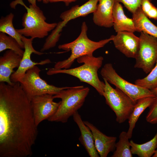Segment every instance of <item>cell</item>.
Masks as SVG:
<instances>
[{
	"label": "cell",
	"mask_w": 157,
	"mask_h": 157,
	"mask_svg": "<svg viewBox=\"0 0 157 157\" xmlns=\"http://www.w3.org/2000/svg\"><path fill=\"white\" fill-rule=\"evenodd\" d=\"M0 83V157H29L38 135L31 101L19 82Z\"/></svg>",
	"instance_id": "obj_1"
},
{
	"label": "cell",
	"mask_w": 157,
	"mask_h": 157,
	"mask_svg": "<svg viewBox=\"0 0 157 157\" xmlns=\"http://www.w3.org/2000/svg\"><path fill=\"white\" fill-rule=\"evenodd\" d=\"M77 60L78 63L83 64L70 69L51 68L47 71V74L52 75L64 74L72 76L79 79L81 81L89 84L94 88L100 95L103 96L105 83L100 80L97 73L98 69L102 65L103 57H95L93 54H88L79 57Z\"/></svg>",
	"instance_id": "obj_2"
},
{
	"label": "cell",
	"mask_w": 157,
	"mask_h": 157,
	"mask_svg": "<svg viewBox=\"0 0 157 157\" xmlns=\"http://www.w3.org/2000/svg\"><path fill=\"white\" fill-rule=\"evenodd\" d=\"M17 4L24 6L27 12L24 15L22 18L23 28L16 29L17 32L25 37L42 38L47 36L51 31L57 25V23H49L46 20V18L43 12L37 6H34L30 5L27 6L22 0H15L10 4L13 8H15Z\"/></svg>",
	"instance_id": "obj_3"
},
{
	"label": "cell",
	"mask_w": 157,
	"mask_h": 157,
	"mask_svg": "<svg viewBox=\"0 0 157 157\" xmlns=\"http://www.w3.org/2000/svg\"><path fill=\"white\" fill-rule=\"evenodd\" d=\"M89 91L88 87L77 86L70 87L53 95L54 99H61V102L56 113L47 120L50 122H67L83 106Z\"/></svg>",
	"instance_id": "obj_4"
},
{
	"label": "cell",
	"mask_w": 157,
	"mask_h": 157,
	"mask_svg": "<svg viewBox=\"0 0 157 157\" xmlns=\"http://www.w3.org/2000/svg\"><path fill=\"white\" fill-rule=\"evenodd\" d=\"M80 35L75 40L58 46L59 49L66 51H71V54L66 59L57 62L54 68L69 69L76 59L86 55L93 54L96 50L103 47L112 40L110 38L97 42L89 39L87 35L88 28L85 22L82 23Z\"/></svg>",
	"instance_id": "obj_5"
},
{
	"label": "cell",
	"mask_w": 157,
	"mask_h": 157,
	"mask_svg": "<svg viewBox=\"0 0 157 157\" xmlns=\"http://www.w3.org/2000/svg\"><path fill=\"white\" fill-rule=\"evenodd\" d=\"M105 87L103 96L106 104L115 113L116 121L122 123L128 119L136 102L117 88H113L104 79Z\"/></svg>",
	"instance_id": "obj_6"
},
{
	"label": "cell",
	"mask_w": 157,
	"mask_h": 157,
	"mask_svg": "<svg viewBox=\"0 0 157 157\" xmlns=\"http://www.w3.org/2000/svg\"><path fill=\"white\" fill-rule=\"evenodd\" d=\"M41 70L35 66L28 69L19 82L29 100L33 97L45 94L54 95L70 87H59L50 85L40 77Z\"/></svg>",
	"instance_id": "obj_7"
},
{
	"label": "cell",
	"mask_w": 157,
	"mask_h": 157,
	"mask_svg": "<svg viewBox=\"0 0 157 157\" xmlns=\"http://www.w3.org/2000/svg\"><path fill=\"white\" fill-rule=\"evenodd\" d=\"M100 73L103 79L120 90L135 102L143 97H155L151 90L132 84L122 78L111 63L106 64Z\"/></svg>",
	"instance_id": "obj_8"
},
{
	"label": "cell",
	"mask_w": 157,
	"mask_h": 157,
	"mask_svg": "<svg viewBox=\"0 0 157 157\" xmlns=\"http://www.w3.org/2000/svg\"><path fill=\"white\" fill-rule=\"evenodd\" d=\"M98 1L99 0H89L81 6L75 5L62 13L60 17L62 21L57 23L56 28L46 38V44L51 47H55L59 40L60 32L67 22L76 18L94 13L96 10Z\"/></svg>",
	"instance_id": "obj_9"
},
{
	"label": "cell",
	"mask_w": 157,
	"mask_h": 157,
	"mask_svg": "<svg viewBox=\"0 0 157 157\" xmlns=\"http://www.w3.org/2000/svg\"><path fill=\"white\" fill-rule=\"evenodd\" d=\"M139 38V48L134 67L142 69L147 74L157 61V38L143 32H140Z\"/></svg>",
	"instance_id": "obj_10"
},
{
	"label": "cell",
	"mask_w": 157,
	"mask_h": 157,
	"mask_svg": "<svg viewBox=\"0 0 157 157\" xmlns=\"http://www.w3.org/2000/svg\"><path fill=\"white\" fill-rule=\"evenodd\" d=\"M53 95L45 94L36 96L32 98L31 106L37 126L43 121L47 120L53 115L58 109L61 101H54Z\"/></svg>",
	"instance_id": "obj_11"
},
{
	"label": "cell",
	"mask_w": 157,
	"mask_h": 157,
	"mask_svg": "<svg viewBox=\"0 0 157 157\" xmlns=\"http://www.w3.org/2000/svg\"><path fill=\"white\" fill-rule=\"evenodd\" d=\"M21 39L24 44V52L19 67L11 75L10 79L13 83L19 82L26 72L34 66L37 65H44L51 63L49 59L41 60L39 62L33 61L31 59V56L32 53L40 56L44 53L37 51L34 49L32 44L33 39L28 38L22 35Z\"/></svg>",
	"instance_id": "obj_12"
},
{
	"label": "cell",
	"mask_w": 157,
	"mask_h": 157,
	"mask_svg": "<svg viewBox=\"0 0 157 157\" xmlns=\"http://www.w3.org/2000/svg\"><path fill=\"white\" fill-rule=\"evenodd\" d=\"M110 38L116 49L127 57L135 58L139 50L140 39L134 33L119 32Z\"/></svg>",
	"instance_id": "obj_13"
},
{
	"label": "cell",
	"mask_w": 157,
	"mask_h": 157,
	"mask_svg": "<svg viewBox=\"0 0 157 157\" xmlns=\"http://www.w3.org/2000/svg\"><path fill=\"white\" fill-rule=\"evenodd\" d=\"M83 122L92 133L95 146L100 157H106L110 152L115 151L116 137L108 136L90 122L88 121Z\"/></svg>",
	"instance_id": "obj_14"
},
{
	"label": "cell",
	"mask_w": 157,
	"mask_h": 157,
	"mask_svg": "<svg viewBox=\"0 0 157 157\" xmlns=\"http://www.w3.org/2000/svg\"><path fill=\"white\" fill-rule=\"evenodd\" d=\"M22 56L14 51L9 49L0 57V82H6L12 85L14 83L10 79L13 69L18 68L22 58Z\"/></svg>",
	"instance_id": "obj_15"
},
{
	"label": "cell",
	"mask_w": 157,
	"mask_h": 157,
	"mask_svg": "<svg viewBox=\"0 0 157 157\" xmlns=\"http://www.w3.org/2000/svg\"><path fill=\"white\" fill-rule=\"evenodd\" d=\"M93 20L96 25L105 28L113 26V12L115 0H99Z\"/></svg>",
	"instance_id": "obj_16"
},
{
	"label": "cell",
	"mask_w": 157,
	"mask_h": 157,
	"mask_svg": "<svg viewBox=\"0 0 157 157\" xmlns=\"http://www.w3.org/2000/svg\"><path fill=\"white\" fill-rule=\"evenodd\" d=\"M72 116L74 121L78 126L81 132L79 140L89 156L90 157H99L95 146L93 134L90 128L84 124L78 111Z\"/></svg>",
	"instance_id": "obj_17"
},
{
	"label": "cell",
	"mask_w": 157,
	"mask_h": 157,
	"mask_svg": "<svg viewBox=\"0 0 157 157\" xmlns=\"http://www.w3.org/2000/svg\"><path fill=\"white\" fill-rule=\"evenodd\" d=\"M113 26L116 32H137L133 19L129 18L125 14L121 3L115 1L113 7Z\"/></svg>",
	"instance_id": "obj_18"
},
{
	"label": "cell",
	"mask_w": 157,
	"mask_h": 157,
	"mask_svg": "<svg viewBox=\"0 0 157 157\" xmlns=\"http://www.w3.org/2000/svg\"><path fill=\"white\" fill-rule=\"evenodd\" d=\"M132 14L137 32H144L157 38V26L145 15L141 7Z\"/></svg>",
	"instance_id": "obj_19"
},
{
	"label": "cell",
	"mask_w": 157,
	"mask_h": 157,
	"mask_svg": "<svg viewBox=\"0 0 157 157\" xmlns=\"http://www.w3.org/2000/svg\"><path fill=\"white\" fill-rule=\"evenodd\" d=\"M154 97H148L138 100L129 119V128L127 132L129 139L132 137L135 124L141 115L150 106Z\"/></svg>",
	"instance_id": "obj_20"
},
{
	"label": "cell",
	"mask_w": 157,
	"mask_h": 157,
	"mask_svg": "<svg viewBox=\"0 0 157 157\" xmlns=\"http://www.w3.org/2000/svg\"><path fill=\"white\" fill-rule=\"evenodd\" d=\"M130 142L132 154L136 155L139 157L152 156L157 148V131L151 140L145 143L138 144L132 140Z\"/></svg>",
	"instance_id": "obj_21"
},
{
	"label": "cell",
	"mask_w": 157,
	"mask_h": 157,
	"mask_svg": "<svg viewBox=\"0 0 157 157\" xmlns=\"http://www.w3.org/2000/svg\"><path fill=\"white\" fill-rule=\"evenodd\" d=\"M14 15L10 13L0 19V32L8 35L16 40L21 47L24 49V43L21 40L22 35L15 28L13 24Z\"/></svg>",
	"instance_id": "obj_22"
},
{
	"label": "cell",
	"mask_w": 157,
	"mask_h": 157,
	"mask_svg": "<svg viewBox=\"0 0 157 157\" xmlns=\"http://www.w3.org/2000/svg\"><path fill=\"white\" fill-rule=\"evenodd\" d=\"M119 141L116 143L115 149L111 157H132L130 142L127 132L122 131L120 134Z\"/></svg>",
	"instance_id": "obj_23"
},
{
	"label": "cell",
	"mask_w": 157,
	"mask_h": 157,
	"mask_svg": "<svg viewBox=\"0 0 157 157\" xmlns=\"http://www.w3.org/2000/svg\"><path fill=\"white\" fill-rule=\"evenodd\" d=\"M7 49L13 50L22 56L24 52L16 39L0 32V52Z\"/></svg>",
	"instance_id": "obj_24"
},
{
	"label": "cell",
	"mask_w": 157,
	"mask_h": 157,
	"mask_svg": "<svg viewBox=\"0 0 157 157\" xmlns=\"http://www.w3.org/2000/svg\"><path fill=\"white\" fill-rule=\"evenodd\" d=\"M135 84L152 90L157 87V61L153 69L144 78L136 80Z\"/></svg>",
	"instance_id": "obj_25"
},
{
	"label": "cell",
	"mask_w": 157,
	"mask_h": 157,
	"mask_svg": "<svg viewBox=\"0 0 157 157\" xmlns=\"http://www.w3.org/2000/svg\"><path fill=\"white\" fill-rule=\"evenodd\" d=\"M141 7L145 15L149 18L157 20V8L150 0H142Z\"/></svg>",
	"instance_id": "obj_26"
},
{
	"label": "cell",
	"mask_w": 157,
	"mask_h": 157,
	"mask_svg": "<svg viewBox=\"0 0 157 157\" xmlns=\"http://www.w3.org/2000/svg\"><path fill=\"white\" fill-rule=\"evenodd\" d=\"M149 108V110L146 117V121L152 124H157V96L154 97Z\"/></svg>",
	"instance_id": "obj_27"
},
{
	"label": "cell",
	"mask_w": 157,
	"mask_h": 157,
	"mask_svg": "<svg viewBox=\"0 0 157 157\" xmlns=\"http://www.w3.org/2000/svg\"><path fill=\"white\" fill-rule=\"evenodd\" d=\"M151 1L152 0H150ZM142 0H115V2L122 3L124 6L132 14L139 8Z\"/></svg>",
	"instance_id": "obj_28"
},
{
	"label": "cell",
	"mask_w": 157,
	"mask_h": 157,
	"mask_svg": "<svg viewBox=\"0 0 157 157\" xmlns=\"http://www.w3.org/2000/svg\"><path fill=\"white\" fill-rule=\"evenodd\" d=\"M77 0H49L50 3H55L59 2H63L65 3V5L68 6L69 4L74 2H75Z\"/></svg>",
	"instance_id": "obj_29"
},
{
	"label": "cell",
	"mask_w": 157,
	"mask_h": 157,
	"mask_svg": "<svg viewBox=\"0 0 157 157\" xmlns=\"http://www.w3.org/2000/svg\"><path fill=\"white\" fill-rule=\"evenodd\" d=\"M28 1L29 3L31 5L34 6H36V1L39 2L42 1L43 3L47 4L49 2V0H27Z\"/></svg>",
	"instance_id": "obj_30"
},
{
	"label": "cell",
	"mask_w": 157,
	"mask_h": 157,
	"mask_svg": "<svg viewBox=\"0 0 157 157\" xmlns=\"http://www.w3.org/2000/svg\"><path fill=\"white\" fill-rule=\"evenodd\" d=\"M151 90L155 96H157V87L154 89Z\"/></svg>",
	"instance_id": "obj_31"
},
{
	"label": "cell",
	"mask_w": 157,
	"mask_h": 157,
	"mask_svg": "<svg viewBox=\"0 0 157 157\" xmlns=\"http://www.w3.org/2000/svg\"><path fill=\"white\" fill-rule=\"evenodd\" d=\"M153 157H157V149H156L155 152L152 156Z\"/></svg>",
	"instance_id": "obj_32"
}]
</instances>
